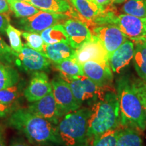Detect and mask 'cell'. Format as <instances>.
<instances>
[{"instance_id":"83f0119b","label":"cell","mask_w":146,"mask_h":146,"mask_svg":"<svg viewBox=\"0 0 146 146\" xmlns=\"http://www.w3.org/2000/svg\"><path fill=\"white\" fill-rule=\"evenodd\" d=\"M124 14L146 18V0H127L123 5Z\"/></svg>"},{"instance_id":"30bf717a","label":"cell","mask_w":146,"mask_h":146,"mask_svg":"<svg viewBox=\"0 0 146 146\" xmlns=\"http://www.w3.org/2000/svg\"><path fill=\"white\" fill-rule=\"evenodd\" d=\"M74 59L82 65L87 61H96L109 65V58L104 46L98 38L93 35L90 41L75 50Z\"/></svg>"},{"instance_id":"6da1fadb","label":"cell","mask_w":146,"mask_h":146,"mask_svg":"<svg viewBox=\"0 0 146 146\" xmlns=\"http://www.w3.org/2000/svg\"><path fill=\"white\" fill-rule=\"evenodd\" d=\"M8 125L25 135L31 143L41 146L62 145L56 125L27 108H18L12 112L9 116Z\"/></svg>"},{"instance_id":"7402d4cb","label":"cell","mask_w":146,"mask_h":146,"mask_svg":"<svg viewBox=\"0 0 146 146\" xmlns=\"http://www.w3.org/2000/svg\"><path fill=\"white\" fill-rule=\"evenodd\" d=\"M28 3L40 10L53 13L63 14L70 8L67 0H29Z\"/></svg>"},{"instance_id":"ab89813d","label":"cell","mask_w":146,"mask_h":146,"mask_svg":"<svg viewBox=\"0 0 146 146\" xmlns=\"http://www.w3.org/2000/svg\"><path fill=\"white\" fill-rule=\"evenodd\" d=\"M19 1H26V2H28L29 0H19Z\"/></svg>"},{"instance_id":"60d3db41","label":"cell","mask_w":146,"mask_h":146,"mask_svg":"<svg viewBox=\"0 0 146 146\" xmlns=\"http://www.w3.org/2000/svg\"><path fill=\"white\" fill-rule=\"evenodd\" d=\"M91 1H92V0H91Z\"/></svg>"},{"instance_id":"1f68e13d","label":"cell","mask_w":146,"mask_h":146,"mask_svg":"<svg viewBox=\"0 0 146 146\" xmlns=\"http://www.w3.org/2000/svg\"><path fill=\"white\" fill-rule=\"evenodd\" d=\"M132 82L133 86L135 89L139 98L141 100L146 116V83L142 80L136 79Z\"/></svg>"},{"instance_id":"277c9868","label":"cell","mask_w":146,"mask_h":146,"mask_svg":"<svg viewBox=\"0 0 146 146\" xmlns=\"http://www.w3.org/2000/svg\"><path fill=\"white\" fill-rule=\"evenodd\" d=\"M90 108L83 107L63 116L58 125L57 132L63 146H88V119Z\"/></svg>"},{"instance_id":"7c38bea8","label":"cell","mask_w":146,"mask_h":146,"mask_svg":"<svg viewBox=\"0 0 146 146\" xmlns=\"http://www.w3.org/2000/svg\"><path fill=\"white\" fill-rule=\"evenodd\" d=\"M94 35L104 46L108 58L127 40V37L120 29L114 25H104L93 30Z\"/></svg>"},{"instance_id":"d590c367","label":"cell","mask_w":146,"mask_h":146,"mask_svg":"<svg viewBox=\"0 0 146 146\" xmlns=\"http://www.w3.org/2000/svg\"><path fill=\"white\" fill-rule=\"evenodd\" d=\"M10 6L7 0H0V14H7L10 12Z\"/></svg>"},{"instance_id":"d6a6232c","label":"cell","mask_w":146,"mask_h":146,"mask_svg":"<svg viewBox=\"0 0 146 146\" xmlns=\"http://www.w3.org/2000/svg\"><path fill=\"white\" fill-rule=\"evenodd\" d=\"M17 109V103L7 104L0 102V120L10 116Z\"/></svg>"},{"instance_id":"5bb4252c","label":"cell","mask_w":146,"mask_h":146,"mask_svg":"<svg viewBox=\"0 0 146 146\" xmlns=\"http://www.w3.org/2000/svg\"><path fill=\"white\" fill-rule=\"evenodd\" d=\"M84 75L88 77L98 87L106 89L113 81V72L108 65L96 61H87L82 64Z\"/></svg>"},{"instance_id":"8d00e7d4","label":"cell","mask_w":146,"mask_h":146,"mask_svg":"<svg viewBox=\"0 0 146 146\" xmlns=\"http://www.w3.org/2000/svg\"><path fill=\"white\" fill-rule=\"evenodd\" d=\"M95 3H97L98 5H100V6H105V5H108L109 3L112 2V0H92Z\"/></svg>"},{"instance_id":"9c48e42d","label":"cell","mask_w":146,"mask_h":146,"mask_svg":"<svg viewBox=\"0 0 146 146\" xmlns=\"http://www.w3.org/2000/svg\"><path fill=\"white\" fill-rule=\"evenodd\" d=\"M66 17L67 16L64 14L39 10L31 16L20 18L17 23L18 27L25 31L41 33L46 29L58 24V22Z\"/></svg>"},{"instance_id":"ac0fdd59","label":"cell","mask_w":146,"mask_h":146,"mask_svg":"<svg viewBox=\"0 0 146 146\" xmlns=\"http://www.w3.org/2000/svg\"><path fill=\"white\" fill-rule=\"evenodd\" d=\"M79 14L87 21H95L105 14L104 8L91 0H70Z\"/></svg>"},{"instance_id":"7a4b0ae2","label":"cell","mask_w":146,"mask_h":146,"mask_svg":"<svg viewBox=\"0 0 146 146\" xmlns=\"http://www.w3.org/2000/svg\"><path fill=\"white\" fill-rule=\"evenodd\" d=\"M120 125L121 117L117 94L106 91L102 98L90 106L87 130L89 139L91 141L94 137L118 128Z\"/></svg>"},{"instance_id":"d4e9b609","label":"cell","mask_w":146,"mask_h":146,"mask_svg":"<svg viewBox=\"0 0 146 146\" xmlns=\"http://www.w3.org/2000/svg\"><path fill=\"white\" fill-rule=\"evenodd\" d=\"M10 10L18 18L31 16L37 13L40 10L28 2L19 0H7Z\"/></svg>"},{"instance_id":"e0dca14e","label":"cell","mask_w":146,"mask_h":146,"mask_svg":"<svg viewBox=\"0 0 146 146\" xmlns=\"http://www.w3.org/2000/svg\"><path fill=\"white\" fill-rule=\"evenodd\" d=\"M41 54L54 64L66 59L74 58L75 50L70 44L66 43L45 44Z\"/></svg>"},{"instance_id":"d6986e66","label":"cell","mask_w":146,"mask_h":146,"mask_svg":"<svg viewBox=\"0 0 146 146\" xmlns=\"http://www.w3.org/2000/svg\"><path fill=\"white\" fill-rule=\"evenodd\" d=\"M54 66L61 73V76L65 80L73 79L84 75L82 65L74 58H70L60 62L54 63Z\"/></svg>"},{"instance_id":"5b68a950","label":"cell","mask_w":146,"mask_h":146,"mask_svg":"<svg viewBox=\"0 0 146 146\" xmlns=\"http://www.w3.org/2000/svg\"><path fill=\"white\" fill-rule=\"evenodd\" d=\"M66 81L70 85L74 96L81 106L83 104L91 106L106 92L105 89L98 87L85 75Z\"/></svg>"},{"instance_id":"f1b7e54d","label":"cell","mask_w":146,"mask_h":146,"mask_svg":"<svg viewBox=\"0 0 146 146\" xmlns=\"http://www.w3.org/2000/svg\"><path fill=\"white\" fill-rule=\"evenodd\" d=\"M5 33L8 36L10 43V47L16 53H20L23 48V43L21 40L22 32L9 24Z\"/></svg>"},{"instance_id":"52a82bcc","label":"cell","mask_w":146,"mask_h":146,"mask_svg":"<svg viewBox=\"0 0 146 146\" xmlns=\"http://www.w3.org/2000/svg\"><path fill=\"white\" fill-rule=\"evenodd\" d=\"M109 25H116L131 41L137 42L146 36V18L122 14H114Z\"/></svg>"},{"instance_id":"f35d334b","label":"cell","mask_w":146,"mask_h":146,"mask_svg":"<svg viewBox=\"0 0 146 146\" xmlns=\"http://www.w3.org/2000/svg\"><path fill=\"white\" fill-rule=\"evenodd\" d=\"M126 1H127V0H112V2L114 3H122L125 2Z\"/></svg>"},{"instance_id":"ffe728a7","label":"cell","mask_w":146,"mask_h":146,"mask_svg":"<svg viewBox=\"0 0 146 146\" xmlns=\"http://www.w3.org/2000/svg\"><path fill=\"white\" fill-rule=\"evenodd\" d=\"M133 64L137 74L146 83V38L136 42L133 56Z\"/></svg>"},{"instance_id":"ba28073f","label":"cell","mask_w":146,"mask_h":146,"mask_svg":"<svg viewBox=\"0 0 146 146\" xmlns=\"http://www.w3.org/2000/svg\"><path fill=\"white\" fill-rule=\"evenodd\" d=\"M51 83L53 95L63 116L81 107L74 96L69 83L61 76H55Z\"/></svg>"},{"instance_id":"44dd1931","label":"cell","mask_w":146,"mask_h":146,"mask_svg":"<svg viewBox=\"0 0 146 146\" xmlns=\"http://www.w3.org/2000/svg\"><path fill=\"white\" fill-rule=\"evenodd\" d=\"M41 36L45 44H54L58 43H66L70 44L68 35L66 32L64 25L56 24L42 31Z\"/></svg>"},{"instance_id":"f546056e","label":"cell","mask_w":146,"mask_h":146,"mask_svg":"<svg viewBox=\"0 0 146 146\" xmlns=\"http://www.w3.org/2000/svg\"><path fill=\"white\" fill-rule=\"evenodd\" d=\"M22 36L26 41V45L33 50L42 52L45 43L42 39L41 34L37 33L23 31Z\"/></svg>"},{"instance_id":"603a6c76","label":"cell","mask_w":146,"mask_h":146,"mask_svg":"<svg viewBox=\"0 0 146 146\" xmlns=\"http://www.w3.org/2000/svg\"><path fill=\"white\" fill-rule=\"evenodd\" d=\"M116 146H143V140L135 128H120Z\"/></svg>"},{"instance_id":"2e32d148","label":"cell","mask_w":146,"mask_h":146,"mask_svg":"<svg viewBox=\"0 0 146 146\" xmlns=\"http://www.w3.org/2000/svg\"><path fill=\"white\" fill-rule=\"evenodd\" d=\"M134 43L127 40L109 58V65L113 73L118 74L133 60L134 56Z\"/></svg>"},{"instance_id":"8992f818","label":"cell","mask_w":146,"mask_h":146,"mask_svg":"<svg viewBox=\"0 0 146 146\" xmlns=\"http://www.w3.org/2000/svg\"><path fill=\"white\" fill-rule=\"evenodd\" d=\"M14 64L24 72L33 74L48 70L50 68L51 61L41 52L25 44L21 52H15Z\"/></svg>"},{"instance_id":"74e56055","label":"cell","mask_w":146,"mask_h":146,"mask_svg":"<svg viewBox=\"0 0 146 146\" xmlns=\"http://www.w3.org/2000/svg\"><path fill=\"white\" fill-rule=\"evenodd\" d=\"M0 146H7L4 133L2 129H0Z\"/></svg>"},{"instance_id":"4316f807","label":"cell","mask_w":146,"mask_h":146,"mask_svg":"<svg viewBox=\"0 0 146 146\" xmlns=\"http://www.w3.org/2000/svg\"><path fill=\"white\" fill-rule=\"evenodd\" d=\"M120 127L108 131L91 139L88 146H116Z\"/></svg>"},{"instance_id":"e575fe53","label":"cell","mask_w":146,"mask_h":146,"mask_svg":"<svg viewBox=\"0 0 146 146\" xmlns=\"http://www.w3.org/2000/svg\"><path fill=\"white\" fill-rule=\"evenodd\" d=\"M10 146H31L23 139L20 137L14 138L11 141Z\"/></svg>"},{"instance_id":"9a60e30c","label":"cell","mask_w":146,"mask_h":146,"mask_svg":"<svg viewBox=\"0 0 146 146\" xmlns=\"http://www.w3.org/2000/svg\"><path fill=\"white\" fill-rule=\"evenodd\" d=\"M64 27L68 35L70 45L74 50L79 48L92 38L90 30L83 22L69 19L65 21Z\"/></svg>"},{"instance_id":"836d02e7","label":"cell","mask_w":146,"mask_h":146,"mask_svg":"<svg viewBox=\"0 0 146 146\" xmlns=\"http://www.w3.org/2000/svg\"><path fill=\"white\" fill-rule=\"evenodd\" d=\"M10 24L9 17L5 14H0V33L3 34Z\"/></svg>"},{"instance_id":"3957f363","label":"cell","mask_w":146,"mask_h":146,"mask_svg":"<svg viewBox=\"0 0 146 146\" xmlns=\"http://www.w3.org/2000/svg\"><path fill=\"white\" fill-rule=\"evenodd\" d=\"M116 90L119 103L121 125L139 131L146 129V116L141 100L132 82L126 77L116 81Z\"/></svg>"},{"instance_id":"4fadbf2b","label":"cell","mask_w":146,"mask_h":146,"mask_svg":"<svg viewBox=\"0 0 146 146\" xmlns=\"http://www.w3.org/2000/svg\"><path fill=\"white\" fill-rule=\"evenodd\" d=\"M52 92V86L49 76L45 72L32 74L28 85L24 90L25 99L30 103L37 101Z\"/></svg>"},{"instance_id":"8fae6325","label":"cell","mask_w":146,"mask_h":146,"mask_svg":"<svg viewBox=\"0 0 146 146\" xmlns=\"http://www.w3.org/2000/svg\"><path fill=\"white\" fill-rule=\"evenodd\" d=\"M27 109L33 114L48 120L54 125H58L64 116L58 106L52 92L37 101L31 102Z\"/></svg>"},{"instance_id":"484cf974","label":"cell","mask_w":146,"mask_h":146,"mask_svg":"<svg viewBox=\"0 0 146 146\" xmlns=\"http://www.w3.org/2000/svg\"><path fill=\"white\" fill-rule=\"evenodd\" d=\"M25 87V82L20 81L13 86L0 90V102L7 104L17 103V100L23 94Z\"/></svg>"},{"instance_id":"4dcf8cb0","label":"cell","mask_w":146,"mask_h":146,"mask_svg":"<svg viewBox=\"0 0 146 146\" xmlns=\"http://www.w3.org/2000/svg\"><path fill=\"white\" fill-rule=\"evenodd\" d=\"M15 61V52L0 36V62L12 65Z\"/></svg>"},{"instance_id":"cb8c5ba5","label":"cell","mask_w":146,"mask_h":146,"mask_svg":"<svg viewBox=\"0 0 146 146\" xmlns=\"http://www.w3.org/2000/svg\"><path fill=\"white\" fill-rule=\"evenodd\" d=\"M20 81L19 73L12 65L0 62V90L13 86Z\"/></svg>"}]
</instances>
